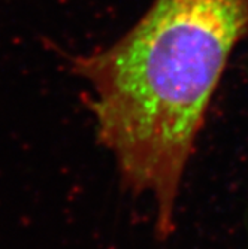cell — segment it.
I'll return each instance as SVG.
<instances>
[{
    "label": "cell",
    "instance_id": "6da1fadb",
    "mask_svg": "<svg viewBox=\"0 0 248 249\" xmlns=\"http://www.w3.org/2000/svg\"><path fill=\"white\" fill-rule=\"evenodd\" d=\"M248 36V0H154L111 47L81 57L103 146L124 185L175 227L179 185L226 64Z\"/></svg>",
    "mask_w": 248,
    "mask_h": 249
}]
</instances>
